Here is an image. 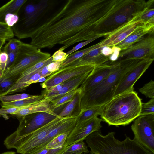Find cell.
Returning <instances> with one entry per match:
<instances>
[{"label":"cell","mask_w":154,"mask_h":154,"mask_svg":"<svg viewBox=\"0 0 154 154\" xmlns=\"http://www.w3.org/2000/svg\"><path fill=\"white\" fill-rule=\"evenodd\" d=\"M14 36L11 27L5 23L0 22V38L7 40L12 38Z\"/></svg>","instance_id":"cell-34"},{"label":"cell","mask_w":154,"mask_h":154,"mask_svg":"<svg viewBox=\"0 0 154 154\" xmlns=\"http://www.w3.org/2000/svg\"><path fill=\"white\" fill-rule=\"evenodd\" d=\"M139 14L100 42L101 47L115 46L126 38L134 30L136 26L140 23V21L137 19Z\"/></svg>","instance_id":"cell-16"},{"label":"cell","mask_w":154,"mask_h":154,"mask_svg":"<svg viewBox=\"0 0 154 154\" xmlns=\"http://www.w3.org/2000/svg\"><path fill=\"white\" fill-rule=\"evenodd\" d=\"M117 64L116 62H111L95 66L80 86L82 92L97 86L114 69Z\"/></svg>","instance_id":"cell-15"},{"label":"cell","mask_w":154,"mask_h":154,"mask_svg":"<svg viewBox=\"0 0 154 154\" xmlns=\"http://www.w3.org/2000/svg\"><path fill=\"white\" fill-rule=\"evenodd\" d=\"M0 154H16L15 152L13 151H8L4 152Z\"/></svg>","instance_id":"cell-51"},{"label":"cell","mask_w":154,"mask_h":154,"mask_svg":"<svg viewBox=\"0 0 154 154\" xmlns=\"http://www.w3.org/2000/svg\"><path fill=\"white\" fill-rule=\"evenodd\" d=\"M35 95L25 93L12 95H5L0 96V101L1 102H10L30 98Z\"/></svg>","instance_id":"cell-33"},{"label":"cell","mask_w":154,"mask_h":154,"mask_svg":"<svg viewBox=\"0 0 154 154\" xmlns=\"http://www.w3.org/2000/svg\"><path fill=\"white\" fill-rule=\"evenodd\" d=\"M17 79L16 78H7L3 76L0 78V96L7 91Z\"/></svg>","instance_id":"cell-32"},{"label":"cell","mask_w":154,"mask_h":154,"mask_svg":"<svg viewBox=\"0 0 154 154\" xmlns=\"http://www.w3.org/2000/svg\"><path fill=\"white\" fill-rule=\"evenodd\" d=\"M95 66L86 64L65 67L52 73L41 85L45 89V92L47 91L53 87L71 78L91 72Z\"/></svg>","instance_id":"cell-11"},{"label":"cell","mask_w":154,"mask_h":154,"mask_svg":"<svg viewBox=\"0 0 154 154\" xmlns=\"http://www.w3.org/2000/svg\"><path fill=\"white\" fill-rule=\"evenodd\" d=\"M39 73L42 77H46L47 76H49L52 73L48 70L46 66L40 69L39 71Z\"/></svg>","instance_id":"cell-47"},{"label":"cell","mask_w":154,"mask_h":154,"mask_svg":"<svg viewBox=\"0 0 154 154\" xmlns=\"http://www.w3.org/2000/svg\"><path fill=\"white\" fill-rule=\"evenodd\" d=\"M101 52L105 56L109 57L112 54L113 49L111 47H103L101 50Z\"/></svg>","instance_id":"cell-46"},{"label":"cell","mask_w":154,"mask_h":154,"mask_svg":"<svg viewBox=\"0 0 154 154\" xmlns=\"http://www.w3.org/2000/svg\"><path fill=\"white\" fill-rule=\"evenodd\" d=\"M63 50L59 49L55 52L52 56L53 61L63 62L68 57L66 53Z\"/></svg>","instance_id":"cell-40"},{"label":"cell","mask_w":154,"mask_h":154,"mask_svg":"<svg viewBox=\"0 0 154 154\" xmlns=\"http://www.w3.org/2000/svg\"><path fill=\"white\" fill-rule=\"evenodd\" d=\"M47 78H46V77H41L40 79H39L36 82L37 83L42 82H44L46 80Z\"/></svg>","instance_id":"cell-50"},{"label":"cell","mask_w":154,"mask_h":154,"mask_svg":"<svg viewBox=\"0 0 154 154\" xmlns=\"http://www.w3.org/2000/svg\"><path fill=\"white\" fill-rule=\"evenodd\" d=\"M52 60V56H51L50 57L47 59L38 63L23 71L20 74L18 78H21L41 69L44 67L46 66L49 63L53 62Z\"/></svg>","instance_id":"cell-30"},{"label":"cell","mask_w":154,"mask_h":154,"mask_svg":"<svg viewBox=\"0 0 154 154\" xmlns=\"http://www.w3.org/2000/svg\"><path fill=\"white\" fill-rule=\"evenodd\" d=\"M44 98V95H36L30 98L10 102H1V108H18L27 106L38 102Z\"/></svg>","instance_id":"cell-24"},{"label":"cell","mask_w":154,"mask_h":154,"mask_svg":"<svg viewBox=\"0 0 154 154\" xmlns=\"http://www.w3.org/2000/svg\"><path fill=\"white\" fill-rule=\"evenodd\" d=\"M77 116L67 117L59 125L52 130L35 147L26 154H33L43 149L45 146L57 136L70 132L75 126Z\"/></svg>","instance_id":"cell-17"},{"label":"cell","mask_w":154,"mask_h":154,"mask_svg":"<svg viewBox=\"0 0 154 154\" xmlns=\"http://www.w3.org/2000/svg\"><path fill=\"white\" fill-rule=\"evenodd\" d=\"M141 60L115 61L117 63L116 67L105 79L93 88L82 91L80 112L91 107L103 105L111 100L123 75Z\"/></svg>","instance_id":"cell-4"},{"label":"cell","mask_w":154,"mask_h":154,"mask_svg":"<svg viewBox=\"0 0 154 154\" xmlns=\"http://www.w3.org/2000/svg\"><path fill=\"white\" fill-rule=\"evenodd\" d=\"M152 114H154V98L146 103H142L140 115Z\"/></svg>","instance_id":"cell-37"},{"label":"cell","mask_w":154,"mask_h":154,"mask_svg":"<svg viewBox=\"0 0 154 154\" xmlns=\"http://www.w3.org/2000/svg\"><path fill=\"white\" fill-rule=\"evenodd\" d=\"M153 60V58L141 60L127 71L118 84L115 91L114 97L134 90V84L148 69Z\"/></svg>","instance_id":"cell-13"},{"label":"cell","mask_w":154,"mask_h":154,"mask_svg":"<svg viewBox=\"0 0 154 154\" xmlns=\"http://www.w3.org/2000/svg\"><path fill=\"white\" fill-rule=\"evenodd\" d=\"M102 47L92 50L66 67L86 64H91L96 66L107 62L109 60V57L105 56L102 54L101 50Z\"/></svg>","instance_id":"cell-20"},{"label":"cell","mask_w":154,"mask_h":154,"mask_svg":"<svg viewBox=\"0 0 154 154\" xmlns=\"http://www.w3.org/2000/svg\"><path fill=\"white\" fill-rule=\"evenodd\" d=\"M66 118L58 116L30 134L17 138L5 145L8 149H15L18 153L26 154L37 146L52 130L59 125Z\"/></svg>","instance_id":"cell-8"},{"label":"cell","mask_w":154,"mask_h":154,"mask_svg":"<svg viewBox=\"0 0 154 154\" xmlns=\"http://www.w3.org/2000/svg\"><path fill=\"white\" fill-rule=\"evenodd\" d=\"M154 22L138 24L134 30L124 40L115 46L124 50L142 39L145 35L153 33Z\"/></svg>","instance_id":"cell-18"},{"label":"cell","mask_w":154,"mask_h":154,"mask_svg":"<svg viewBox=\"0 0 154 154\" xmlns=\"http://www.w3.org/2000/svg\"><path fill=\"white\" fill-rule=\"evenodd\" d=\"M100 37V36H96L90 39L87 40L79 43L76 46L73 47L72 49L66 52V55L68 56H69L75 51L78 50L80 48H82L91 42Z\"/></svg>","instance_id":"cell-39"},{"label":"cell","mask_w":154,"mask_h":154,"mask_svg":"<svg viewBox=\"0 0 154 154\" xmlns=\"http://www.w3.org/2000/svg\"><path fill=\"white\" fill-rule=\"evenodd\" d=\"M19 48V47L8 54V58L6 63V70L11 65L14 61L18 54Z\"/></svg>","instance_id":"cell-41"},{"label":"cell","mask_w":154,"mask_h":154,"mask_svg":"<svg viewBox=\"0 0 154 154\" xmlns=\"http://www.w3.org/2000/svg\"><path fill=\"white\" fill-rule=\"evenodd\" d=\"M62 62H53L46 66L48 70L50 72L53 73L59 70Z\"/></svg>","instance_id":"cell-42"},{"label":"cell","mask_w":154,"mask_h":154,"mask_svg":"<svg viewBox=\"0 0 154 154\" xmlns=\"http://www.w3.org/2000/svg\"><path fill=\"white\" fill-rule=\"evenodd\" d=\"M50 57V54L42 52L30 44L23 42L14 61L5 71L3 76L17 79L23 71Z\"/></svg>","instance_id":"cell-6"},{"label":"cell","mask_w":154,"mask_h":154,"mask_svg":"<svg viewBox=\"0 0 154 154\" xmlns=\"http://www.w3.org/2000/svg\"><path fill=\"white\" fill-rule=\"evenodd\" d=\"M153 2V0H116L108 13L96 26L94 35L107 36L144 9L150 8Z\"/></svg>","instance_id":"cell-3"},{"label":"cell","mask_w":154,"mask_h":154,"mask_svg":"<svg viewBox=\"0 0 154 154\" xmlns=\"http://www.w3.org/2000/svg\"><path fill=\"white\" fill-rule=\"evenodd\" d=\"M6 40L5 39L0 38V52H1V49L3 45L5 43Z\"/></svg>","instance_id":"cell-49"},{"label":"cell","mask_w":154,"mask_h":154,"mask_svg":"<svg viewBox=\"0 0 154 154\" xmlns=\"http://www.w3.org/2000/svg\"><path fill=\"white\" fill-rule=\"evenodd\" d=\"M138 20L141 24L154 22V9L149 8L144 9L139 15Z\"/></svg>","instance_id":"cell-31"},{"label":"cell","mask_w":154,"mask_h":154,"mask_svg":"<svg viewBox=\"0 0 154 154\" xmlns=\"http://www.w3.org/2000/svg\"><path fill=\"white\" fill-rule=\"evenodd\" d=\"M102 121L101 118L96 116L85 121L76 122L67 137L65 143L66 146L83 140L93 132L100 131Z\"/></svg>","instance_id":"cell-14"},{"label":"cell","mask_w":154,"mask_h":154,"mask_svg":"<svg viewBox=\"0 0 154 154\" xmlns=\"http://www.w3.org/2000/svg\"><path fill=\"white\" fill-rule=\"evenodd\" d=\"M115 0H69L51 16L36 24L27 34L30 44L38 49L64 45L65 50L74 44L95 36L98 23L112 8Z\"/></svg>","instance_id":"cell-1"},{"label":"cell","mask_w":154,"mask_h":154,"mask_svg":"<svg viewBox=\"0 0 154 154\" xmlns=\"http://www.w3.org/2000/svg\"><path fill=\"white\" fill-rule=\"evenodd\" d=\"M154 38L149 36L143 38L127 49L120 52L116 61L127 60H143L153 58Z\"/></svg>","instance_id":"cell-12"},{"label":"cell","mask_w":154,"mask_h":154,"mask_svg":"<svg viewBox=\"0 0 154 154\" xmlns=\"http://www.w3.org/2000/svg\"><path fill=\"white\" fill-rule=\"evenodd\" d=\"M18 15L9 13L6 14L4 18V23L10 27H12L18 21Z\"/></svg>","instance_id":"cell-38"},{"label":"cell","mask_w":154,"mask_h":154,"mask_svg":"<svg viewBox=\"0 0 154 154\" xmlns=\"http://www.w3.org/2000/svg\"><path fill=\"white\" fill-rule=\"evenodd\" d=\"M52 114L39 112L27 115L18 119L19 124L17 130L5 140V145L20 137H24L50 122L58 116Z\"/></svg>","instance_id":"cell-9"},{"label":"cell","mask_w":154,"mask_h":154,"mask_svg":"<svg viewBox=\"0 0 154 154\" xmlns=\"http://www.w3.org/2000/svg\"><path fill=\"white\" fill-rule=\"evenodd\" d=\"M112 47L113 49V53L109 56V58L111 62H113L116 61L118 59L121 50L119 48L115 46Z\"/></svg>","instance_id":"cell-44"},{"label":"cell","mask_w":154,"mask_h":154,"mask_svg":"<svg viewBox=\"0 0 154 154\" xmlns=\"http://www.w3.org/2000/svg\"><path fill=\"white\" fill-rule=\"evenodd\" d=\"M42 112L52 114L56 113L51 109V102L45 98L38 102L25 106L11 115L18 119L27 115Z\"/></svg>","instance_id":"cell-21"},{"label":"cell","mask_w":154,"mask_h":154,"mask_svg":"<svg viewBox=\"0 0 154 154\" xmlns=\"http://www.w3.org/2000/svg\"><path fill=\"white\" fill-rule=\"evenodd\" d=\"M78 88L70 91L59 98L51 101V107L52 111L54 112L55 109L71 101L78 91Z\"/></svg>","instance_id":"cell-28"},{"label":"cell","mask_w":154,"mask_h":154,"mask_svg":"<svg viewBox=\"0 0 154 154\" xmlns=\"http://www.w3.org/2000/svg\"><path fill=\"white\" fill-rule=\"evenodd\" d=\"M24 107L11 108H0V116L9 114L11 115L16 111L23 108Z\"/></svg>","instance_id":"cell-43"},{"label":"cell","mask_w":154,"mask_h":154,"mask_svg":"<svg viewBox=\"0 0 154 154\" xmlns=\"http://www.w3.org/2000/svg\"><path fill=\"white\" fill-rule=\"evenodd\" d=\"M23 43L17 39H11L4 47L2 51L8 54L20 47Z\"/></svg>","instance_id":"cell-35"},{"label":"cell","mask_w":154,"mask_h":154,"mask_svg":"<svg viewBox=\"0 0 154 154\" xmlns=\"http://www.w3.org/2000/svg\"><path fill=\"white\" fill-rule=\"evenodd\" d=\"M115 134L109 132L103 135L100 131L87 136L85 140L90 149V154H154L134 138L126 136L121 141L115 138Z\"/></svg>","instance_id":"cell-5"},{"label":"cell","mask_w":154,"mask_h":154,"mask_svg":"<svg viewBox=\"0 0 154 154\" xmlns=\"http://www.w3.org/2000/svg\"><path fill=\"white\" fill-rule=\"evenodd\" d=\"M90 72L75 77L64 82L62 88L59 91L56 93L43 94L44 98L50 102L70 91L78 89L82 85Z\"/></svg>","instance_id":"cell-19"},{"label":"cell","mask_w":154,"mask_h":154,"mask_svg":"<svg viewBox=\"0 0 154 154\" xmlns=\"http://www.w3.org/2000/svg\"><path fill=\"white\" fill-rule=\"evenodd\" d=\"M82 94V90L80 87L72 100L68 103L58 115V116L63 118L76 116L74 115L76 110H77L79 114L80 111V100Z\"/></svg>","instance_id":"cell-22"},{"label":"cell","mask_w":154,"mask_h":154,"mask_svg":"<svg viewBox=\"0 0 154 154\" xmlns=\"http://www.w3.org/2000/svg\"><path fill=\"white\" fill-rule=\"evenodd\" d=\"M142 103L134 90L123 93L103 105L101 117L109 126L127 125L140 115Z\"/></svg>","instance_id":"cell-2"},{"label":"cell","mask_w":154,"mask_h":154,"mask_svg":"<svg viewBox=\"0 0 154 154\" xmlns=\"http://www.w3.org/2000/svg\"><path fill=\"white\" fill-rule=\"evenodd\" d=\"M64 82L57 84L51 88L48 91L45 92V94L54 93H56L59 91L62 88Z\"/></svg>","instance_id":"cell-45"},{"label":"cell","mask_w":154,"mask_h":154,"mask_svg":"<svg viewBox=\"0 0 154 154\" xmlns=\"http://www.w3.org/2000/svg\"><path fill=\"white\" fill-rule=\"evenodd\" d=\"M134 139L154 153V114L140 115L131 126Z\"/></svg>","instance_id":"cell-10"},{"label":"cell","mask_w":154,"mask_h":154,"mask_svg":"<svg viewBox=\"0 0 154 154\" xmlns=\"http://www.w3.org/2000/svg\"><path fill=\"white\" fill-rule=\"evenodd\" d=\"M50 149H45L33 154H47Z\"/></svg>","instance_id":"cell-48"},{"label":"cell","mask_w":154,"mask_h":154,"mask_svg":"<svg viewBox=\"0 0 154 154\" xmlns=\"http://www.w3.org/2000/svg\"><path fill=\"white\" fill-rule=\"evenodd\" d=\"M70 132H67L60 134L51 141L43 149H51L63 146L65 143L66 139Z\"/></svg>","instance_id":"cell-29"},{"label":"cell","mask_w":154,"mask_h":154,"mask_svg":"<svg viewBox=\"0 0 154 154\" xmlns=\"http://www.w3.org/2000/svg\"><path fill=\"white\" fill-rule=\"evenodd\" d=\"M27 1L12 0L0 7V22L4 23L5 17L8 14L18 15L20 9Z\"/></svg>","instance_id":"cell-23"},{"label":"cell","mask_w":154,"mask_h":154,"mask_svg":"<svg viewBox=\"0 0 154 154\" xmlns=\"http://www.w3.org/2000/svg\"><path fill=\"white\" fill-rule=\"evenodd\" d=\"M139 91L146 97L154 98V82L151 80L139 89Z\"/></svg>","instance_id":"cell-36"},{"label":"cell","mask_w":154,"mask_h":154,"mask_svg":"<svg viewBox=\"0 0 154 154\" xmlns=\"http://www.w3.org/2000/svg\"><path fill=\"white\" fill-rule=\"evenodd\" d=\"M103 106V105L91 107L80 112L77 116L76 122L83 121L98 116H100Z\"/></svg>","instance_id":"cell-26"},{"label":"cell","mask_w":154,"mask_h":154,"mask_svg":"<svg viewBox=\"0 0 154 154\" xmlns=\"http://www.w3.org/2000/svg\"><path fill=\"white\" fill-rule=\"evenodd\" d=\"M101 47L100 42L88 48L71 54L68 56L66 59L62 62L59 70L66 67L70 64L81 58L92 50Z\"/></svg>","instance_id":"cell-25"},{"label":"cell","mask_w":154,"mask_h":154,"mask_svg":"<svg viewBox=\"0 0 154 154\" xmlns=\"http://www.w3.org/2000/svg\"><path fill=\"white\" fill-rule=\"evenodd\" d=\"M83 140L66 146L59 154H85L89 151Z\"/></svg>","instance_id":"cell-27"},{"label":"cell","mask_w":154,"mask_h":154,"mask_svg":"<svg viewBox=\"0 0 154 154\" xmlns=\"http://www.w3.org/2000/svg\"><path fill=\"white\" fill-rule=\"evenodd\" d=\"M48 1L41 0L36 3L26 2L23 5L22 14L18 15V21L11 27L14 36L19 39L25 38L27 34L35 25L47 8Z\"/></svg>","instance_id":"cell-7"}]
</instances>
